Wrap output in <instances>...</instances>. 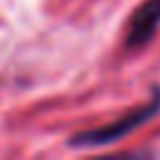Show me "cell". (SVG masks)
Listing matches in <instances>:
<instances>
[{"mask_svg":"<svg viewBox=\"0 0 160 160\" xmlns=\"http://www.w3.org/2000/svg\"><path fill=\"white\" fill-rule=\"evenodd\" d=\"M160 30V0H142L128 18L125 28V48L128 50H142L152 42V38Z\"/></svg>","mask_w":160,"mask_h":160,"instance_id":"2","label":"cell"},{"mask_svg":"<svg viewBox=\"0 0 160 160\" xmlns=\"http://www.w3.org/2000/svg\"><path fill=\"white\" fill-rule=\"evenodd\" d=\"M160 115V85H155L150 90V100L132 108L130 112L120 115L118 120L100 125V128H90V130H80L75 135H70L68 145L70 148H105L112 142H120L122 138H128L130 132H135L138 128H142L145 122H150L152 118Z\"/></svg>","mask_w":160,"mask_h":160,"instance_id":"1","label":"cell"}]
</instances>
